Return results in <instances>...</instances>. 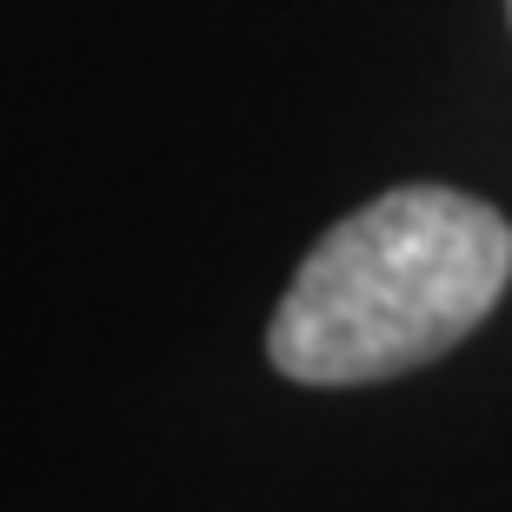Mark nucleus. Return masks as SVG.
<instances>
[{
    "label": "nucleus",
    "mask_w": 512,
    "mask_h": 512,
    "mask_svg": "<svg viewBox=\"0 0 512 512\" xmlns=\"http://www.w3.org/2000/svg\"><path fill=\"white\" fill-rule=\"evenodd\" d=\"M512 227L453 187H393L300 260L266 353L300 386H366L439 360L499 306Z\"/></svg>",
    "instance_id": "1"
},
{
    "label": "nucleus",
    "mask_w": 512,
    "mask_h": 512,
    "mask_svg": "<svg viewBox=\"0 0 512 512\" xmlns=\"http://www.w3.org/2000/svg\"><path fill=\"white\" fill-rule=\"evenodd\" d=\"M506 14H512V0H506Z\"/></svg>",
    "instance_id": "2"
}]
</instances>
